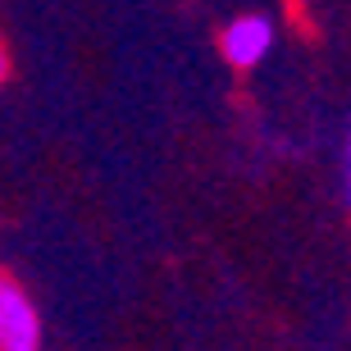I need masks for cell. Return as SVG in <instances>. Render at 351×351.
<instances>
[{
  "instance_id": "cell-4",
  "label": "cell",
  "mask_w": 351,
  "mask_h": 351,
  "mask_svg": "<svg viewBox=\"0 0 351 351\" xmlns=\"http://www.w3.org/2000/svg\"><path fill=\"white\" fill-rule=\"evenodd\" d=\"M0 78H5V51H0Z\"/></svg>"
},
{
  "instance_id": "cell-3",
  "label": "cell",
  "mask_w": 351,
  "mask_h": 351,
  "mask_svg": "<svg viewBox=\"0 0 351 351\" xmlns=\"http://www.w3.org/2000/svg\"><path fill=\"white\" fill-rule=\"evenodd\" d=\"M347 201H351V146H347Z\"/></svg>"
},
{
  "instance_id": "cell-2",
  "label": "cell",
  "mask_w": 351,
  "mask_h": 351,
  "mask_svg": "<svg viewBox=\"0 0 351 351\" xmlns=\"http://www.w3.org/2000/svg\"><path fill=\"white\" fill-rule=\"evenodd\" d=\"M269 46H274V23L265 14H247V19H233L223 27V55L237 69H251L256 60H265Z\"/></svg>"
},
{
  "instance_id": "cell-1",
  "label": "cell",
  "mask_w": 351,
  "mask_h": 351,
  "mask_svg": "<svg viewBox=\"0 0 351 351\" xmlns=\"http://www.w3.org/2000/svg\"><path fill=\"white\" fill-rule=\"evenodd\" d=\"M41 347V324L27 292L14 278L0 274V351H37Z\"/></svg>"
}]
</instances>
